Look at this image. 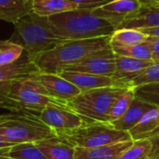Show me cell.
<instances>
[{
	"label": "cell",
	"instance_id": "7a4b0ae2",
	"mask_svg": "<svg viewBox=\"0 0 159 159\" xmlns=\"http://www.w3.org/2000/svg\"><path fill=\"white\" fill-rule=\"evenodd\" d=\"M109 36L67 40L33 59L41 73L58 74L85 58L111 48Z\"/></svg>",
	"mask_w": 159,
	"mask_h": 159
},
{
	"label": "cell",
	"instance_id": "d590c367",
	"mask_svg": "<svg viewBox=\"0 0 159 159\" xmlns=\"http://www.w3.org/2000/svg\"><path fill=\"white\" fill-rule=\"evenodd\" d=\"M139 1H141L143 4V7H144V6H147V5H149V4H151V3H153V2H155L157 0H139Z\"/></svg>",
	"mask_w": 159,
	"mask_h": 159
},
{
	"label": "cell",
	"instance_id": "ba28073f",
	"mask_svg": "<svg viewBox=\"0 0 159 159\" xmlns=\"http://www.w3.org/2000/svg\"><path fill=\"white\" fill-rule=\"evenodd\" d=\"M143 7V4L139 0H108L93 7L92 11L97 16L111 21L116 30L124 20L138 14Z\"/></svg>",
	"mask_w": 159,
	"mask_h": 159
},
{
	"label": "cell",
	"instance_id": "8fae6325",
	"mask_svg": "<svg viewBox=\"0 0 159 159\" xmlns=\"http://www.w3.org/2000/svg\"><path fill=\"white\" fill-rule=\"evenodd\" d=\"M30 77L44 87L51 97L59 101L68 102L81 93V91L75 85L57 74L39 72Z\"/></svg>",
	"mask_w": 159,
	"mask_h": 159
},
{
	"label": "cell",
	"instance_id": "2e32d148",
	"mask_svg": "<svg viewBox=\"0 0 159 159\" xmlns=\"http://www.w3.org/2000/svg\"><path fill=\"white\" fill-rule=\"evenodd\" d=\"M159 129V108L154 107L146 112L140 121L129 131L133 142L150 139Z\"/></svg>",
	"mask_w": 159,
	"mask_h": 159
},
{
	"label": "cell",
	"instance_id": "ac0fdd59",
	"mask_svg": "<svg viewBox=\"0 0 159 159\" xmlns=\"http://www.w3.org/2000/svg\"><path fill=\"white\" fill-rule=\"evenodd\" d=\"M159 26V7H143L135 16L124 20L117 29H146Z\"/></svg>",
	"mask_w": 159,
	"mask_h": 159
},
{
	"label": "cell",
	"instance_id": "9c48e42d",
	"mask_svg": "<svg viewBox=\"0 0 159 159\" xmlns=\"http://www.w3.org/2000/svg\"><path fill=\"white\" fill-rule=\"evenodd\" d=\"M116 56L112 50V48H109L68 66L62 71L79 72L112 77L116 70Z\"/></svg>",
	"mask_w": 159,
	"mask_h": 159
},
{
	"label": "cell",
	"instance_id": "7c38bea8",
	"mask_svg": "<svg viewBox=\"0 0 159 159\" xmlns=\"http://www.w3.org/2000/svg\"><path fill=\"white\" fill-rule=\"evenodd\" d=\"M153 63V61H144L129 57L116 56V70L114 75L112 76L115 87L129 89L130 82Z\"/></svg>",
	"mask_w": 159,
	"mask_h": 159
},
{
	"label": "cell",
	"instance_id": "4dcf8cb0",
	"mask_svg": "<svg viewBox=\"0 0 159 159\" xmlns=\"http://www.w3.org/2000/svg\"><path fill=\"white\" fill-rule=\"evenodd\" d=\"M150 140L153 143V151L151 156V159H152L159 155V129L150 138Z\"/></svg>",
	"mask_w": 159,
	"mask_h": 159
},
{
	"label": "cell",
	"instance_id": "83f0119b",
	"mask_svg": "<svg viewBox=\"0 0 159 159\" xmlns=\"http://www.w3.org/2000/svg\"><path fill=\"white\" fill-rule=\"evenodd\" d=\"M152 83H159V62H154L143 72H142L130 82L129 88H136Z\"/></svg>",
	"mask_w": 159,
	"mask_h": 159
},
{
	"label": "cell",
	"instance_id": "8d00e7d4",
	"mask_svg": "<svg viewBox=\"0 0 159 159\" xmlns=\"http://www.w3.org/2000/svg\"><path fill=\"white\" fill-rule=\"evenodd\" d=\"M152 159H159V155L158 156H157L156 157H154V158H152Z\"/></svg>",
	"mask_w": 159,
	"mask_h": 159
},
{
	"label": "cell",
	"instance_id": "4316f807",
	"mask_svg": "<svg viewBox=\"0 0 159 159\" xmlns=\"http://www.w3.org/2000/svg\"><path fill=\"white\" fill-rule=\"evenodd\" d=\"M133 89L135 98L159 108V83L146 84Z\"/></svg>",
	"mask_w": 159,
	"mask_h": 159
},
{
	"label": "cell",
	"instance_id": "277c9868",
	"mask_svg": "<svg viewBox=\"0 0 159 159\" xmlns=\"http://www.w3.org/2000/svg\"><path fill=\"white\" fill-rule=\"evenodd\" d=\"M128 89L120 87H107L81 92L69 101L67 106L78 115L84 123H107V116L114 103Z\"/></svg>",
	"mask_w": 159,
	"mask_h": 159
},
{
	"label": "cell",
	"instance_id": "d6a6232c",
	"mask_svg": "<svg viewBox=\"0 0 159 159\" xmlns=\"http://www.w3.org/2000/svg\"><path fill=\"white\" fill-rule=\"evenodd\" d=\"M9 150H10V147L1 148L0 149V159H10L9 155H8Z\"/></svg>",
	"mask_w": 159,
	"mask_h": 159
},
{
	"label": "cell",
	"instance_id": "ffe728a7",
	"mask_svg": "<svg viewBox=\"0 0 159 159\" xmlns=\"http://www.w3.org/2000/svg\"><path fill=\"white\" fill-rule=\"evenodd\" d=\"M35 144L47 159H74L75 148L59 138L43 140Z\"/></svg>",
	"mask_w": 159,
	"mask_h": 159
},
{
	"label": "cell",
	"instance_id": "603a6c76",
	"mask_svg": "<svg viewBox=\"0 0 159 159\" xmlns=\"http://www.w3.org/2000/svg\"><path fill=\"white\" fill-rule=\"evenodd\" d=\"M153 151V143L150 139L133 142L119 159H151Z\"/></svg>",
	"mask_w": 159,
	"mask_h": 159
},
{
	"label": "cell",
	"instance_id": "7402d4cb",
	"mask_svg": "<svg viewBox=\"0 0 159 159\" xmlns=\"http://www.w3.org/2000/svg\"><path fill=\"white\" fill-rule=\"evenodd\" d=\"M10 159H47L35 143H17L10 147Z\"/></svg>",
	"mask_w": 159,
	"mask_h": 159
},
{
	"label": "cell",
	"instance_id": "f546056e",
	"mask_svg": "<svg viewBox=\"0 0 159 159\" xmlns=\"http://www.w3.org/2000/svg\"><path fill=\"white\" fill-rule=\"evenodd\" d=\"M69 1L82 7H95L108 0H69Z\"/></svg>",
	"mask_w": 159,
	"mask_h": 159
},
{
	"label": "cell",
	"instance_id": "cb8c5ba5",
	"mask_svg": "<svg viewBox=\"0 0 159 159\" xmlns=\"http://www.w3.org/2000/svg\"><path fill=\"white\" fill-rule=\"evenodd\" d=\"M135 99L134 89L129 88L113 105L111 108L108 116H107V123H112L117 119H119L129 108L133 100Z\"/></svg>",
	"mask_w": 159,
	"mask_h": 159
},
{
	"label": "cell",
	"instance_id": "d4e9b609",
	"mask_svg": "<svg viewBox=\"0 0 159 159\" xmlns=\"http://www.w3.org/2000/svg\"><path fill=\"white\" fill-rule=\"evenodd\" d=\"M112 50L116 56L129 57L138 60L152 61V53L147 42L139 45L125 47V48H112Z\"/></svg>",
	"mask_w": 159,
	"mask_h": 159
},
{
	"label": "cell",
	"instance_id": "4fadbf2b",
	"mask_svg": "<svg viewBox=\"0 0 159 159\" xmlns=\"http://www.w3.org/2000/svg\"><path fill=\"white\" fill-rule=\"evenodd\" d=\"M57 75L75 85L81 92H86L95 89L115 87L113 78L109 76L70 71H61Z\"/></svg>",
	"mask_w": 159,
	"mask_h": 159
},
{
	"label": "cell",
	"instance_id": "8992f818",
	"mask_svg": "<svg viewBox=\"0 0 159 159\" xmlns=\"http://www.w3.org/2000/svg\"><path fill=\"white\" fill-rule=\"evenodd\" d=\"M58 138L72 147L93 148L132 141L129 132L113 129L108 123H84L81 127L57 133Z\"/></svg>",
	"mask_w": 159,
	"mask_h": 159
},
{
	"label": "cell",
	"instance_id": "3957f363",
	"mask_svg": "<svg viewBox=\"0 0 159 159\" xmlns=\"http://www.w3.org/2000/svg\"><path fill=\"white\" fill-rule=\"evenodd\" d=\"M13 25L14 33L9 40L20 46L32 60L67 41L51 30L45 17L32 12Z\"/></svg>",
	"mask_w": 159,
	"mask_h": 159
},
{
	"label": "cell",
	"instance_id": "44dd1931",
	"mask_svg": "<svg viewBox=\"0 0 159 159\" xmlns=\"http://www.w3.org/2000/svg\"><path fill=\"white\" fill-rule=\"evenodd\" d=\"M148 38L144 33L138 29H116L110 35L111 48H125L142 44Z\"/></svg>",
	"mask_w": 159,
	"mask_h": 159
},
{
	"label": "cell",
	"instance_id": "1f68e13d",
	"mask_svg": "<svg viewBox=\"0 0 159 159\" xmlns=\"http://www.w3.org/2000/svg\"><path fill=\"white\" fill-rule=\"evenodd\" d=\"M143 33H144L148 36H153V37H159V26L158 27H154V28H146V29H142L141 30Z\"/></svg>",
	"mask_w": 159,
	"mask_h": 159
},
{
	"label": "cell",
	"instance_id": "30bf717a",
	"mask_svg": "<svg viewBox=\"0 0 159 159\" xmlns=\"http://www.w3.org/2000/svg\"><path fill=\"white\" fill-rule=\"evenodd\" d=\"M38 117L42 122L53 129L56 134L58 132L79 128L84 124L83 119L78 115L67 107L61 106H47L38 115Z\"/></svg>",
	"mask_w": 159,
	"mask_h": 159
},
{
	"label": "cell",
	"instance_id": "5b68a950",
	"mask_svg": "<svg viewBox=\"0 0 159 159\" xmlns=\"http://www.w3.org/2000/svg\"><path fill=\"white\" fill-rule=\"evenodd\" d=\"M56 132L30 112L12 113L0 124V139L13 144L57 139Z\"/></svg>",
	"mask_w": 159,
	"mask_h": 159
},
{
	"label": "cell",
	"instance_id": "d6986e66",
	"mask_svg": "<svg viewBox=\"0 0 159 159\" xmlns=\"http://www.w3.org/2000/svg\"><path fill=\"white\" fill-rule=\"evenodd\" d=\"M30 13L29 0H0V20L14 24Z\"/></svg>",
	"mask_w": 159,
	"mask_h": 159
},
{
	"label": "cell",
	"instance_id": "5bb4252c",
	"mask_svg": "<svg viewBox=\"0 0 159 159\" xmlns=\"http://www.w3.org/2000/svg\"><path fill=\"white\" fill-rule=\"evenodd\" d=\"M132 143L133 141H126L93 148L75 147L74 159H119Z\"/></svg>",
	"mask_w": 159,
	"mask_h": 159
},
{
	"label": "cell",
	"instance_id": "9a60e30c",
	"mask_svg": "<svg viewBox=\"0 0 159 159\" xmlns=\"http://www.w3.org/2000/svg\"><path fill=\"white\" fill-rule=\"evenodd\" d=\"M154 107L155 106L135 98L128 111L119 119L109 123V125L116 130L129 132L140 121L143 116Z\"/></svg>",
	"mask_w": 159,
	"mask_h": 159
},
{
	"label": "cell",
	"instance_id": "836d02e7",
	"mask_svg": "<svg viewBox=\"0 0 159 159\" xmlns=\"http://www.w3.org/2000/svg\"><path fill=\"white\" fill-rule=\"evenodd\" d=\"M13 145H14L13 143L0 141V149H1V148H6V147H11V146H13Z\"/></svg>",
	"mask_w": 159,
	"mask_h": 159
},
{
	"label": "cell",
	"instance_id": "f1b7e54d",
	"mask_svg": "<svg viewBox=\"0 0 159 159\" xmlns=\"http://www.w3.org/2000/svg\"><path fill=\"white\" fill-rule=\"evenodd\" d=\"M146 42L151 49L152 61L154 62H159V37L148 36Z\"/></svg>",
	"mask_w": 159,
	"mask_h": 159
},
{
	"label": "cell",
	"instance_id": "e0dca14e",
	"mask_svg": "<svg viewBox=\"0 0 159 159\" xmlns=\"http://www.w3.org/2000/svg\"><path fill=\"white\" fill-rule=\"evenodd\" d=\"M29 5L31 12L40 17H49L84 7L69 0H29Z\"/></svg>",
	"mask_w": 159,
	"mask_h": 159
},
{
	"label": "cell",
	"instance_id": "e575fe53",
	"mask_svg": "<svg viewBox=\"0 0 159 159\" xmlns=\"http://www.w3.org/2000/svg\"><path fill=\"white\" fill-rule=\"evenodd\" d=\"M159 7V0H157L147 6H144V7Z\"/></svg>",
	"mask_w": 159,
	"mask_h": 159
},
{
	"label": "cell",
	"instance_id": "484cf974",
	"mask_svg": "<svg viewBox=\"0 0 159 159\" xmlns=\"http://www.w3.org/2000/svg\"><path fill=\"white\" fill-rule=\"evenodd\" d=\"M23 52L20 46L12 43L9 39L0 40V66L16 61L21 57Z\"/></svg>",
	"mask_w": 159,
	"mask_h": 159
},
{
	"label": "cell",
	"instance_id": "6da1fadb",
	"mask_svg": "<svg viewBox=\"0 0 159 159\" xmlns=\"http://www.w3.org/2000/svg\"><path fill=\"white\" fill-rule=\"evenodd\" d=\"M93 7H84L74 10L45 17L51 30L66 40L90 39L109 36L116 26L92 11Z\"/></svg>",
	"mask_w": 159,
	"mask_h": 159
},
{
	"label": "cell",
	"instance_id": "52a82bcc",
	"mask_svg": "<svg viewBox=\"0 0 159 159\" xmlns=\"http://www.w3.org/2000/svg\"><path fill=\"white\" fill-rule=\"evenodd\" d=\"M8 96L25 111L35 115L49 105L68 108L67 102L51 97L44 87L31 77L12 81Z\"/></svg>",
	"mask_w": 159,
	"mask_h": 159
}]
</instances>
